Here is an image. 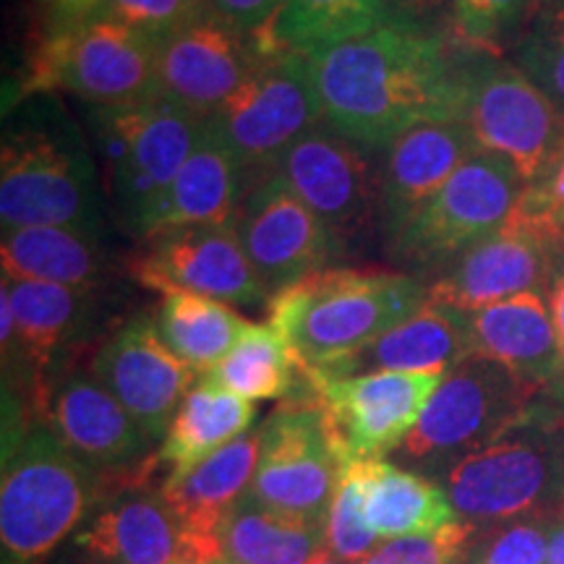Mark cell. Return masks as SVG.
Segmentation results:
<instances>
[{
	"mask_svg": "<svg viewBox=\"0 0 564 564\" xmlns=\"http://www.w3.org/2000/svg\"><path fill=\"white\" fill-rule=\"evenodd\" d=\"M53 21H82L97 17L105 9V0H42Z\"/></svg>",
	"mask_w": 564,
	"mask_h": 564,
	"instance_id": "obj_43",
	"label": "cell"
},
{
	"mask_svg": "<svg viewBox=\"0 0 564 564\" xmlns=\"http://www.w3.org/2000/svg\"><path fill=\"white\" fill-rule=\"evenodd\" d=\"M379 24L423 34L455 32V0H373Z\"/></svg>",
	"mask_w": 564,
	"mask_h": 564,
	"instance_id": "obj_41",
	"label": "cell"
},
{
	"mask_svg": "<svg viewBox=\"0 0 564 564\" xmlns=\"http://www.w3.org/2000/svg\"><path fill=\"white\" fill-rule=\"evenodd\" d=\"M246 192V175L236 158L204 126L199 144L175 175L154 212L144 241L162 232L202 225H232Z\"/></svg>",
	"mask_w": 564,
	"mask_h": 564,
	"instance_id": "obj_25",
	"label": "cell"
},
{
	"mask_svg": "<svg viewBox=\"0 0 564 564\" xmlns=\"http://www.w3.org/2000/svg\"><path fill=\"white\" fill-rule=\"evenodd\" d=\"M319 123L312 58L288 47L264 53L241 87L204 118L207 131L241 165L246 183L270 173L282 152Z\"/></svg>",
	"mask_w": 564,
	"mask_h": 564,
	"instance_id": "obj_9",
	"label": "cell"
},
{
	"mask_svg": "<svg viewBox=\"0 0 564 564\" xmlns=\"http://www.w3.org/2000/svg\"><path fill=\"white\" fill-rule=\"evenodd\" d=\"M91 152L118 225L144 241L154 212L192 158L204 118L165 100L89 108Z\"/></svg>",
	"mask_w": 564,
	"mask_h": 564,
	"instance_id": "obj_3",
	"label": "cell"
},
{
	"mask_svg": "<svg viewBox=\"0 0 564 564\" xmlns=\"http://www.w3.org/2000/svg\"><path fill=\"white\" fill-rule=\"evenodd\" d=\"M549 308H552L556 343H560V352H562V361H564V272L554 280L552 293H549ZM554 390L564 398V377H562V382L554 387Z\"/></svg>",
	"mask_w": 564,
	"mask_h": 564,
	"instance_id": "obj_44",
	"label": "cell"
},
{
	"mask_svg": "<svg viewBox=\"0 0 564 564\" xmlns=\"http://www.w3.org/2000/svg\"><path fill=\"white\" fill-rule=\"evenodd\" d=\"M264 53L270 51L257 34L236 30L230 21L209 9L204 17L158 42V100L207 118L241 87Z\"/></svg>",
	"mask_w": 564,
	"mask_h": 564,
	"instance_id": "obj_17",
	"label": "cell"
},
{
	"mask_svg": "<svg viewBox=\"0 0 564 564\" xmlns=\"http://www.w3.org/2000/svg\"><path fill=\"white\" fill-rule=\"evenodd\" d=\"M539 6H564V0H541Z\"/></svg>",
	"mask_w": 564,
	"mask_h": 564,
	"instance_id": "obj_48",
	"label": "cell"
},
{
	"mask_svg": "<svg viewBox=\"0 0 564 564\" xmlns=\"http://www.w3.org/2000/svg\"><path fill=\"white\" fill-rule=\"evenodd\" d=\"M525 183L510 162L476 152L390 243L413 270H436L510 223Z\"/></svg>",
	"mask_w": 564,
	"mask_h": 564,
	"instance_id": "obj_12",
	"label": "cell"
},
{
	"mask_svg": "<svg viewBox=\"0 0 564 564\" xmlns=\"http://www.w3.org/2000/svg\"><path fill=\"white\" fill-rule=\"evenodd\" d=\"M470 51L390 24L324 47L308 55L324 123L366 152H384L419 126L463 121Z\"/></svg>",
	"mask_w": 564,
	"mask_h": 564,
	"instance_id": "obj_1",
	"label": "cell"
},
{
	"mask_svg": "<svg viewBox=\"0 0 564 564\" xmlns=\"http://www.w3.org/2000/svg\"><path fill=\"white\" fill-rule=\"evenodd\" d=\"M232 228L270 299L343 253L333 230L274 173L246 183Z\"/></svg>",
	"mask_w": 564,
	"mask_h": 564,
	"instance_id": "obj_15",
	"label": "cell"
},
{
	"mask_svg": "<svg viewBox=\"0 0 564 564\" xmlns=\"http://www.w3.org/2000/svg\"><path fill=\"white\" fill-rule=\"evenodd\" d=\"M476 356L468 314L429 301L419 312L387 329L364 348L312 369L322 377L345 379L377 371L447 373Z\"/></svg>",
	"mask_w": 564,
	"mask_h": 564,
	"instance_id": "obj_22",
	"label": "cell"
},
{
	"mask_svg": "<svg viewBox=\"0 0 564 564\" xmlns=\"http://www.w3.org/2000/svg\"><path fill=\"white\" fill-rule=\"evenodd\" d=\"M476 356L505 364L539 390L564 377L552 308L541 291H525L468 314Z\"/></svg>",
	"mask_w": 564,
	"mask_h": 564,
	"instance_id": "obj_23",
	"label": "cell"
},
{
	"mask_svg": "<svg viewBox=\"0 0 564 564\" xmlns=\"http://www.w3.org/2000/svg\"><path fill=\"white\" fill-rule=\"evenodd\" d=\"M343 460H382L419 426L442 373L377 371L329 379L301 366Z\"/></svg>",
	"mask_w": 564,
	"mask_h": 564,
	"instance_id": "obj_14",
	"label": "cell"
},
{
	"mask_svg": "<svg viewBox=\"0 0 564 564\" xmlns=\"http://www.w3.org/2000/svg\"><path fill=\"white\" fill-rule=\"evenodd\" d=\"M514 66L564 116V6H539L514 45Z\"/></svg>",
	"mask_w": 564,
	"mask_h": 564,
	"instance_id": "obj_35",
	"label": "cell"
},
{
	"mask_svg": "<svg viewBox=\"0 0 564 564\" xmlns=\"http://www.w3.org/2000/svg\"><path fill=\"white\" fill-rule=\"evenodd\" d=\"M181 564H196V562H181ZM215 564H230V562H215Z\"/></svg>",
	"mask_w": 564,
	"mask_h": 564,
	"instance_id": "obj_49",
	"label": "cell"
},
{
	"mask_svg": "<svg viewBox=\"0 0 564 564\" xmlns=\"http://www.w3.org/2000/svg\"><path fill=\"white\" fill-rule=\"evenodd\" d=\"M158 42L97 13L82 21H53L34 45L21 76V97L66 91L91 108L133 105L158 97Z\"/></svg>",
	"mask_w": 564,
	"mask_h": 564,
	"instance_id": "obj_7",
	"label": "cell"
},
{
	"mask_svg": "<svg viewBox=\"0 0 564 564\" xmlns=\"http://www.w3.org/2000/svg\"><path fill=\"white\" fill-rule=\"evenodd\" d=\"M554 518H520L497 523L468 564H546Z\"/></svg>",
	"mask_w": 564,
	"mask_h": 564,
	"instance_id": "obj_39",
	"label": "cell"
},
{
	"mask_svg": "<svg viewBox=\"0 0 564 564\" xmlns=\"http://www.w3.org/2000/svg\"><path fill=\"white\" fill-rule=\"evenodd\" d=\"M37 423L76 460L89 465L102 484L118 478V491L144 486L160 460L152 440L95 373L63 371L32 384Z\"/></svg>",
	"mask_w": 564,
	"mask_h": 564,
	"instance_id": "obj_11",
	"label": "cell"
},
{
	"mask_svg": "<svg viewBox=\"0 0 564 564\" xmlns=\"http://www.w3.org/2000/svg\"><path fill=\"white\" fill-rule=\"evenodd\" d=\"M220 541L230 564H306L324 546V528L288 520L243 497L225 518Z\"/></svg>",
	"mask_w": 564,
	"mask_h": 564,
	"instance_id": "obj_32",
	"label": "cell"
},
{
	"mask_svg": "<svg viewBox=\"0 0 564 564\" xmlns=\"http://www.w3.org/2000/svg\"><path fill=\"white\" fill-rule=\"evenodd\" d=\"M510 223L554 246L564 243V141L539 178L523 188Z\"/></svg>",
	"mask_w": 564,
	"mask_h": 564,
	"instance_id": "obj_38",
	"label": "cell"
},
{
	"mask_svg": "<svg viewBox=\"0 0 564 564\" xmlns=\"http://www.w3.org/2000/svg\"><path fill=\"white\" fill-rule=\"evenodd\" d=\"M306 564H350V562H345V560H340V556H337V554H333V552H329V549H327V546H322V549H319V552H316V554L312 556V560H308Z\"/></svg>",
	"mask_w": 564,
	"mask_h": 564,
	"instance_id": "obj_47",
	"label": "cell"
},
{
	"mask_svg": "<svg viewBox=\"0 0 564 564\" xmlns=\"http://www.w3.org/2000/svg\"><path fill=\"white\" fill-rule=\"evenodd\" d=\"M17 319V352L30 366L34 382L47 377L55 356L74 340L89 308V293L79 288L51 285V282L6 280Z\"/></svg>",
	"mask_w": 564,
	"mask_h": 564,
	"instance_id": "obj_30",
	"label": "cell"
},
{
	"mask_svg": "<svg viewBox=\"0 0 564 564\" xmlns=\"http://www.w3.org/2000/svg\"><path fill=\"white\" fill-rule=\"evenodd\" d=\"M470 55L463 123L478 152L510 162L533 183L564 141V116L514 63Z\"/></svg>",
	"mask_w": 564,
	"mask_h": 564,
	"instance_id": "obj_13",
	"label": "cell"
},
{
	"mask_svg": "<svg viewBox=\"0 0 564 564\" xmlns=\"http://www.w3.org/2000/svg\"><path fill=\"white\" fill-rule=\"evenodd\" d=\"M379 541L361 514V476L356 460H345L324 525V546L350 564L369 562L379 552Z\"/></svg>",
	"mask_w": 564,
	"mask_h": 564,
	"instance_id": "obj_36",
	"label": "cell"
},
{
	"mask_svg": "<svg viewBox=\"0 0 564 564\" xmlns=\"http://www.w3.org/2000/svg\"><path fill=\"white\" fill-rule=\"evenodd\" d=\"M299 377L301 361L280 329L267 322L251 324L236 348L202 379L243 400H278L293 392Z\"/></svg>",
	"mask_w": 564,
	"mask_h": 564,
	"instance_id": "obj_33",
	"label": "cell"
},
{
	"mask_svg": "<svg viewBox=\"0 0 564 564\" xmlns=\"http://www.w3.org/2000/svg\"><path fill=\"white\" fill-rule=\"evenodd\" d=\"M539 387L525 382L505 364L470 356L442 377L423 408L419 426L403 442V455L421 465L449 468L465 455L510 432L533 408Z\"/></svg>",
	"mask_w": 564,
	"mask_h": 564,
	"instance_id": "obj_10",
	"label": "cell"
},
{
	"mask_svg": "<svg viewBox=\"0 0 564 564\" xmlns=\"http://www.w3.org/2000/svg\"><path fill=\"white\" fill-rule=\"evenodd\" d=\"M546 564H564V512L554 518L552 539H549Z\"/></svg>",
	"mask_w": 564,
	"mask_h": 564,
	"instance_id": "obj_45",
	"label": "cell"
},
{
	"mask_svg": "<svg viewBox=\"0 0 564 564\" xmlns=\"http://www.w3.org/2000/svg\"><path fill=\"white\" fill-rule=\"evenodd\" d=\"M429 285L405 272L327 267L272 295L270 324L306 369L364 348L419 312Z\"/></svg>",
	"mask_w": 564,
	"mask_h": 564,
	"instance_id": "obj_2",
	"label": "cell"
},
{
	"mask_svg": "<svg viewBox=\"0 0 564 564\" xmlns=\"http://www.w3.org/2000/svg\"><path fill=\"white\" fill-rule=\"evenodd\" d=\"M476 152V141L463 121L419 126L387 147L379 162L377 199V228L387 246Z\"/></svg>",
	"mask_w": 564,
	"mask_h": 564,
	"instance_id": "obj_20",
	"label": "cell"
},
{
	"mask_svg": "<svg viewBox=\"0 0 564 564\" xmlns=\"http://www.w3.org/2000/svg\"><path fill=\"white\" fill-rule=\"evenodd\" d=\"M154 327L162 343L204 377L236 348V343L249 333L251 322L232 312L230 303L225 301L171 291L162 295Z\"/></svg>",
	"mask_w": 564,
	"mask_h": 564,
	"instance_id": "obj_31",
	"label": "cell"
},
{
	"mask_svg": "<svg viewBox=\"0 0 564 564\" xmlns=\"http://www.w3.org/2000/svg\"><path fill=\"white\" fill-rule=\"evenodd\" d=\"M554 249V243L535 232L507 223L502 230L463 251L429 285V301L474 314L518 293L539 291L549 280Z\"/></svg>",
	"mask_w": 564,
	"mask_h": 564,
	"instance_id": "obj_21",
	"label": "cell"
},
{
	"mask_svg": "<svg viewBox=\"0 0 564 564\" xmlns=\"http://www.w3.org/2000/svg\"><path fill=\"white\" fill-rule=\"evenodd\" d=\"M541 0H455V37L474 51L494 53L525 30Z\"/></svg>",
	"mask_w": 564,
	"mask_h": 564,
	"instance_id": "obj_37",
	"label": "cell"
},
{
	"mask_svg": "<svg viewBox=\"0 0 564 564\" xmlns=\"http://www.w3.org/2000/svg\"><path fill=\"white\" fill-rule=\"evenodd\" d=\"M270 173L333 230L343 251L369 225H377L379 165H373L364 147L327 123L288 147Z\"/></svg>",
	"mask_w": 564,
	"mask_h": 564,
	"instance_id": "obj_16",
	"label": "cell"
},
{
	"mask_svg": "<svg viewBox=\"0 0 564 564\" xmlns=\"http://www.w3.org/2000/svg\"><path fill=\"white\" fill-rule=\"evenodd\" d=\"M209 11V0H105V17L160 42Z\"/></svg>",
	"mask_w": 564,
	"mask_h": 564,
	"instance_id": "obj_40",
	"label": "cell"
},
{
	"mask_svg": "<svg viewBox=\"0 0 564 564\" xmlns=\"http://www.w3.org/2000/svg\"><path fill=\"white\" fill-rule=\"evenodd\" d=\"M102 183L95 152L66 116H30L0 152L3 230L66 225L100 232Z\"/></svg>",
	"mask_w": 564,
	"mask_h": 564,
	"instance_id": "obj_4",
	"label": "cell"
},
{
	"mask_svg": "<svg viewBox=\"0 0 564 564\" xmlns=\"http://www.w3.org/2000/svg\"><path fill=\"white\" fill-rule=\"evenodd\" d=\"M79 546L102 564H181L186 535L162 494L133 486L91 520Z\"/></svg>",
	"mask_w": 564,
	"mask_h": 564,
	"instance_id": "obj_24",
	"label": "cell"
},
{
	"mask_svg": "<svg viewBox=\"0 0 564 564\" xmlns=\"http://www.w3.org/2000/svg\"><path fill=\"white\" fill-rule=\"evenodd\" d=\"M259 463V429L238 436L181 478H165L162 499L188 539L220 541V528L249 491Z\"/></svg>",
	"mask_w": 564,
	"mask_h": 564,
	"instance_id": "obj_26",
	"label": "cell"
},
{
	"mask_svg": "<svg viewBox=\"0 0 564 564\" xmlns=\"http://www.w3.org/2000/svg\"><path fill=\"white\" fill-rule=\"evenodd\" d=\"M89 371L152 442L165 440L171 421L199 377V371L162 343L154 319L144 314L131 316L100 345Z\"/></svg>",
	"mask_w": 564,
	"mask_h": 564,
	"instance_id": "obj_18",
	"label": "cell"
},
{
	"mask_svg": "<svg viewBox=\"0 0 564 564\" xmlns=\"http://www.w3.org/2000/svg\"><path fill=\"white\" fill-rule=\"evenodd\" d=\"M0 270L6 280L51 282V285L95 291L108 272V253L100 232L42 225L3 230Z\"/></svg>",
	"mask_w": 564,
	"mask_h": 564,
	"instance_id": "obj_27",
	"label": "cell"
},
{
	"mask_svg": "<svg viewBox=\"0 0 564 564\" xmlns=\"http://www.w3.org/2000/svg\"><path fill=\"white\" fill-rule=\"evenodd\" d=\"M364 564H408V562L398 552H394L392 544H384L377 554L371 556L369 562H364Z\"/></svg>",
	"mask_w": 564,
	"mask_h": 564,
	"instance_id": "obj_46",
	"label": "cell"
},
{
	"mask_svg": "<svg viewBox=\"0 0 564 564\" xmlns=\"http://www.w3.org/2000/svg\"><path fill=\"white\" fill-rule=\"evenodd\" d=\"M102 476L76 460L42 423L6 442L0 484L3 564H42L100 497Z\"/></svg>",
	"mask_w": 564,
	"mask_h": 564,
	"instance_id": "obj_5",
	"label": "cell"
},
{
	"mask_svg": "<svg viewBox=\"0 0 564 564\" xmlns=\"http://www.w3.org/2000/svg\"><path fill=\"white\" fill-rule=\"evenodd\" d=\"M253 419H257V408L251 400L199 379V384H194L171 421L158 460L171 468L167 478L186 476L217 449L249 434Z\"/></svg>",
	"mask_w": 564,
	"mask_h": 564,
	"instance_id": "obj_29",
	"label": "cell"
},
{
	"mask_svg": "<svg viewBox=\"0 0 564 564\" xmlns=\"http://www.w3.org/2000/svg\"><path fill=\"white\" fill-rule=\"evenodd\" d=\"M361 476V514L377 539L434 535L455 523L449 494L429 478L387 460H356Z\"/></svg>",
	"mask_w": 564,
	"mask_h": 564,
	"instance_id": "obj_28",
	"label": "cell"
},
{
	"mask_svg": "<svg viewBox=\"0 0 564 564\" xmlns=\"http://www.w3.org/2000/svg\"><path fill=\"white\" fill-rule=\"evenodd\" d=\"M377 24L373 0H285L272 30L282 47L314 55Z\"/></svg>",
	"mask_w": 564,
	"mask_h": 564,
	"instance_id": "obj_34",
	"label": "cell"
},
{
	"mask_svg": "<svg viewBox=\"0 0 564 564\" xmlns=\"http://www.w3.org/2000/svg\"><path fill=\"white\" fill-rule=\"evenodd\" d=\"M133 262V278L144 288L186 291L230 306H259L270 295L259 282L232 225H202L162 232Z\"/></svg>",
	"mask_w": 564,
	"mask_h": 564,
	"instance_id": "obj_19",
	"label": "cell"
},
{
	"mask_svg": "<svg viewBox=\"0 0 564 564\" xmlns=\"http://www.w3.org/2000/svg\"><path fill=\"white\" fill-rule=\"evenodd\" d=\"M285 0H209V9L230 21L236 30L259 34L274 24Z\"/></svg>",
	"mask_w": 564,
	"mask_h": 564,
	"instance_id": "obj_42",
	"label": "cell"
},
{
	"mask_svg": "<svg viewBox=\"0 0 564 564\" xmlns=\"http://www.w3.org/2000/svg\"><path fill=\"white\" fill-rule=\"evenodd\" d=\"M343 465L319 400L301 369L285 403L259 429V463L246 497L288 520L324 528Z\"/></svg>",
	"mask_w": 564,
	"mask_h": 564,
	"instance_id": "obj_8",
	"label": "cell"
},
{
	"mask_svg": "<svg viewBox=\"0 0 564 564\" xmlns=\"http://www.w3.org/2000/svg\"><path fill=\"white\" fill-rule=\"evenodd\" d=\"M447 494L470 525L556 518L564 512V419L531 408L510 432L447 468Z\"/></svg>",
	"mask_w": 564,
	"mask_h": 564,
	"instance_id": "obj_6",
	"label": "cell"
}]
</instances>
